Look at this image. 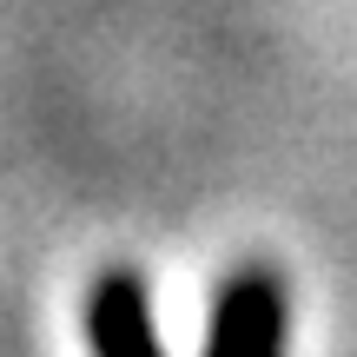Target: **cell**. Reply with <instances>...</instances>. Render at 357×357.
Masks as SVG:
<instances>
[{
    "label": "cell",
    "instance_id": "1",
    "mask_svg": "<svg viewBox=\"0 0 357 357\" xmlns=\"http://www.w3.org/2000/svg\"><path fill=\"white\" fill-rule=\"evenodd\" d=\"M284 324H291V298H284L278 271L245 265L218 284L212 298V324H205V344L212 351H278Z\"/></svg>",
    "mask_w": 357,
    "mask_h": 357
},
{
    "label": "cell",
    "instance_id": "2",
    "mask_svg": "<svg viewBox=\"0 0 357 357\" xmlns=\"http://www.w3.org/2000/svg\"><path fill=\"white\" fill-rule=\"evenodd\" d=\"M86 344L93 351H159L153 331V291L139 271H106L86 291Z\"/></svg>",
    "mask_w": 357,
    "mask_h": 357
}]
</instances>
